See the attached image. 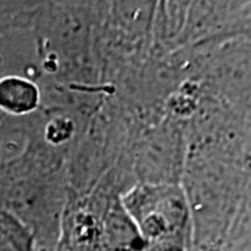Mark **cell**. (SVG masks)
Listing matches in <instances>:
<instances>
[{"instance_id": "1", "label": "cell", "mask_w": 251, "mask_h": 251, "mask_svg": "<svg viewBox=\"0 0 251 251\" xmlns=\"http://www.w3.org/2000/svg\"><path fill=\"white\" fill-rule=\"evenodd\" d=\"M120 201L145 251H184L191 232V211L179 184H138Z\"/></svg>"}, {"instance_id": "2", "label": "cell", "mask_w": 251, "mask_h": 251, "mask_svg": "<svg viewBox=\"0 0 251 251\" xmlns=\"http://www.w3.org/2000/svg\"><path fill=\"white\" fill-rule=\"evenodd\" d=\"M39 92L35 84L21 77L0 80V108L13 115H24L38 106Z\"/></svg>"}, {"instance_id": "3", "label": "cell", "mask_w": 251, "mask_h": 251, "mask_svg": "<svg viewBox=\"0 0 251 251\" xmlns=\"http://www.w3.org/2000/svg\"><path fill=\"white\" fill-rule=\"evenodd\" d=\"M35 233L21 218L0 209V251H34Z\"/></svg>"}]
</instances>
